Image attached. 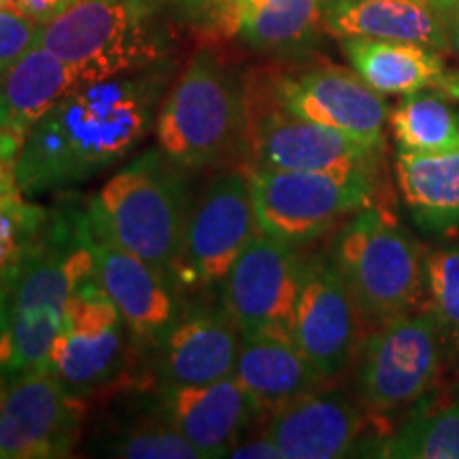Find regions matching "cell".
Listing matches in <instances>:
<instances>
[{
	"label": "cell",
	"instance_id": "5b68a950",
	"mask_svg": "<svg viewBox=\"0 0 459 459\" xmlns=\"http://www.w3.org/2000/svg\"><path fill=\"white\" fill-rule=\"evenodd\" d=\"M158 145L187 170L209 169L247 147V102L234 73L198 51L169 90L156 119Z\"/></svg>",
	"mask_w": 459,
	"mask_h": 459
},
{
	"label": "cell",
	"instance_id": "f546056e",
	"mask_svg": "<svg viewBox=\"0 0 459 459\" xmlns=\"http://www.w3.org/2000/svg\"><path fill=\"white\" fill-rule=\"evenodd\" d=\"M49 211L26 203L24 196L0 206V273L30 247L48 223Z\"/></svg>",
	"mask_w": 459,
	"mask_h": 459
},
{
	"label": "cell",
	"instance_id": "7a4b0ae2",
	"mask_svg": "<svg viewBox=\"0 0 459 459\" xmlns=\"http://www.w3.org/2000/svg\"><path fill=\"white\" fill-rule=\"evenodd\" d=\"M91 234L88 211H49L39 238L0 273V377L48 366L68 296L94 279Z\"/></svg>",
	"mask_w": 459,
	"mask_h": 459
},
{
	"label": "cell",
	"instance_id": "4fadbf2b",
	"mask_svg": "<svg viewBox=\"0 0 459 459\" xmlns=\"http://www.w3.org/2000/svg\"><path fill=\"white\" fill-rule=\"evenodd\" d=\"M304 257L296 245L257 232L230 268L221 302L243 336L294 341V317Z\"/></svg>",
	"mask_w": 459,
	"mask_h": 459
},
{
	"label": "cell",
	"instance_id": "8d00e7d4",
	"mask_svg": "<svg viewBox=\"0 0 459 459\" xmlns=\"http://www.w3.org/2000/svg\"><path fill=\"white\" fill-rule=\"evenodd\" d=\"M17 0H0V7H9V9H15Z\"/></svg>",
	"mask_w": 459,
	"mask_h": 459
},
{
	"label": "cell",
	"instance_id": "83f0119b",
	"mask_svg": "<svg viewBox=\"0 0 459 459\" xmlns=\"http://www.w3.org/2000/svg\"><path fill=\"white\" fill-rule=\"evenodd\" d=\"M100 449L126 459H203L183 436L153 409V417L102 434Z\"/></svg>",
	"mask_w": 459,
	"mask_h": 459
},
{
	"label": "cell",
	"instance_id": "277c9868",
	"mask_svg": "<svg viewBox=\"0 0 459 459\" xmlns=\"http://www.w3.org/2000/svg\"><path fill=\"white\" fill-rule=\"evenodd\" d=\"M37 43L90 83L156 66L169 56L172 32L156 0H79L39 28Z\"/></svg>",
	"mask_w": 459,
	"mask_h": 459
},
{
	"label": "cell",
	"instance_id": "f35d334b",
	"mask_svg": "<svg viewBox=\"0 0 459 459\" xmlns=\"http://www.w3.org/2000/svg\"><path fill=\"white\" fill-rule=\"evenodd\" d=\"M449 3H457V0H446V4H449Z\"/></svg>",
	"mask_w": 459,
	"mask_h": 459
},
{
	"label": "cell",
	"instance_id": "7c38bea8",
	"mask_svg": "<svg viewBox=\"0 0 459 459\" xmlns=\"http://www.w3.org/2000/svg\"><path fill=\"white\" fill-rule=\"evenodd\" d=\"M82 421L83 398L51 370L0 377V459L68 457Z\"/></svg>",
	"mask_w": 459,
	"mask_h": 459
},
{
	"label": "cell",
	"instance_id": "ab89813d",
	"mask_svg": "<svg viewBox=\"0 0 459 459\" xmlns=\"http://www.w3.org/2000/svg\"><path fill=\"white\" fill-rule=\"evenodd\" d=\"M228 3H232V0H228Z\"/></svg>",
	"mask_w": 459,
	"mask_h": 459
},
{
	"label": "cell",
	"instance_id": "d6986e66",
	"mask_svg": "<svg viewBox=\"0 0 459 459\" xmlns=\"http://www.w3.org/2000/svg\"><path fill=\"white\" fill-rule=\"evenodd\" d=\"M364 417L338 392H315L287 402L274 412L266 436L283 459H336L355 449Z\"/></svg>",
	"mask_w": 459,
	"mask_h": 459
},
{
	"label": "cell",
	"instance_id": "836d02e7",
	"mask_svg": "<svg viewBox=\"0 0 459 459\" xmlns=\"http://www.w3.org/2000/svg\"><path fill=\"white\" fill-rule=\"evenodd\" d=\"M445 13H446V26H449V34H451V43L455 45V49L459 51V0L457 3L445 4Z\"/></svg>",
	"mask_w": 459,
	"mask_h": 459
},
{
	"label": "cell",
	"instance_id": "1f68e13d",
	"mask_svg": "<svg viewBox=\"0 0 459 459\" xmlns=\"http://www.w3.org/2000/svg\"><path fill=\"white\" fill-rule=\"evenodd\" d=\"M77 3L79 0H17L15 9L30 17L32 22H37L39 26H45Z\"/></svg>",
	"mask_w": 459,
	"mask_h": 459
},
{
	"label": "cell",
	"instance_id": "f1b7e54d",
	"mask_svg": "<svg viewBox=\"0 0 459 459\" xmlns=\"http://www.w3.org/2000/svg\"><path fill=\"white\" fill-rule=\"evenodd\" d=\"M429 313L459 347V249L434 251L426 260Z\"/></svg>",
	"mask_w": 459,
	"mask_h": 459
},
{
	"label": "cell",
	"instance_id": "e575fe53",
	"mask_svg": "<svg viewBox=\"0 0 459 459\" xmlns=\"http://www.w3.org/2000/svg\"><path fill=\"white\" fill-rule=\"evenodd\" d=\"M436 90L443 91V96H449V99H453V100H459V73L449 71V68H446L445 77L440 79L438 88Z\"/></svg>",
	"mask_w": 459,
	"mask_h": 459
},
{
	"label": "cell",
	"instance_id": "7402d4cb",
	"mask_svg": "<svg viewBox=\"0 0 459 459\" xmlns=\"http://www.w3.org/2000/svg\"><path fill=\"white\" fill-rule=\"evenodd\" d=\"M234 377L260 412H274L315 392L325 378L291 338L268 334L243 336Z\"/></svg>",
	"mask_w": 459,
	"mask_h": 459
},
{
	"label": "cell",
	"instance_id": "74e56055",
	"mask_svg": "<svg viewBox=\"0 0 459 459\" xmlns=\"http://www.w3.org/2000/svg\"><path fill=\"white\" fill-rule=\"evenodd\" d=\"M434 3H438V4H446V0H434Z\"/></svg>",
	"mask_w": 459,
	"mask_h": 459
},
{
	"label": "cell",
	"instance_id": "3957f363",
	"mask_svg": "<svg viewBox=\"0 0 459 459\" xmlns=\"http://www.w3.org/2000/svg\"><path fill=\"white\" fill-rule=\"evenodd\" d=\"M186 170L160 147L141 153L115 172L90 203L91 232L177 279L194 204Z\"/></svg>",
	"mask_w": 459,
	"mask_h": 459
},
{
	"label": "cell",
	"instance_id": "52a82bcc",
	"mask_svg": "<svg viewBox=\"0 0 459 459\" xmlns=\"http://www.w3.org/2000/svg\"><path fill=\"white\" fill-rule=\"evenodd\" d=\"M249 181L257 230L290 245L324 237L366 209L375 194V172L251 169Z\"/></svg>",
	"mask_w": 459,
	"mask_h": 459
},
{
	"label": "cell",
	"instance_id": "e0dca14e",
	"mask_svg": "<svg viewBox=\"0 0 459 459\" xmlns=\"http://www.w3.org/2000/svg\"><path fill=\"white\" fill-rule=\"evenodd\" d=\"M94 279L128 324L134 342L153 347L186 308L175 274L91 234Z\"/></svg>",
	"mask_w": 459,
	"mask_h": 459
},
{
	"label": "cell",
	"instance_id": "9a60e30c",
	"mask_svg": "<svg viewBox=\"0 0 459 459\" xmlns=\"http://www.w3.org/2000/svg\"><path fill=\"white\" fill-rule=\"evenodd\" d=\"M359 313L334 262L324 255L304 257L298 291L294 342L325 378L351 359Z\"/></svg>",
	"mask_w": 459,
	"mask_h": 459
},
{
	"label": "cell",
	"instance_id": "4dcf8cb0",
	"mask_svg": "<svg viewBox=\"0 0 459 459\" xmlns=\"http://www.w3.org/2000/svg\"><path fill=\"white\" fill-rule=\"evenodd\" d=\"M39 26L17 9L0 7V74L37 45Z\"/></svg>",
	"mask_w": 459,
	"mask_h": 459
},
{
	"label": "cell",
	"instance_id": "d590c367",
	"mask_svg": "<svg viewBox=\"0 0 459 459\" xmlns=\"http://www.w3.org/2000/svg\"><path fill=\"white\" fill-rule=\"evenodd\" d=\"M17 196H24V194L20 192L15 179H0V206L7 204L9 200H13Z\"/></svg>",
	"mask_w": 459,
	"mask_h": 459
},
{
	"label": "cell",
	"instance_id": "2e32d148",
	"mask_svg": "<svg viewBox=\"0 0 459 459\" xmlns=\"http://www.w3.org/2000/svg\"><path fill=\"white\" fill-rule=\"evenodd\" d=\"M274 100L308 122L341 130L383 149V128L389 108L381 94L359 74L341 66H319L274 85Z\"/></svg>",
	"mask_w": 459,
	"mask_h": 459
},
{
	"label": "cell",
	"instance_id": "d6a6232c",
	"mask_svg": "<svg viewBox=\"0 0 459 459\" xmlns=\"http://www.w3.org/2000/svg\"><path fill=\"white\" fill-rule=\"evenodd\" d=\"M226 457L234 459H281L283 453L277 445L268 438L266 434L262 438H251V440H240L238 445H234Z\"/></svg>",
	"mask_w": 459,
	"mask_h": 459
},
{
	"label": "cell",
	"instance_id": "30bf717a",
	"mask_svg": "<svg viewBox=\"0 0 459 459\" xmlns=\"http://www.w3.org/2000/svg\"><path fill=\"white\" fill-rule=\"evenodd\" d=\"M247 102V147L254 169L307 170V172H375L381 149L308 119L298 117L271 102Z\"/></svg>",
	"mask_w": 459,
	"mask_h": 459
},
{
	"label": "cell",
	"instance_id": "ba28073f",
	"mask_svg": "<svg viewBox=\"0 0 459 459\" xmlns=\"http://www.w3.org/2000/svg\"><path fill=\"white\" fill-rule=\"evenodd\" d=\"M130 341L134 338L122 313L99 281L88 279L68 296L65 324L45 368L85 398L124 377Z\"/></svg>",
	"mask_w": 459,
	"mask_h": 459
},
{
	"label": "cell",
	"instance_id": "44dd1931",
	"mask_svg": "<svg viewBox=\"0 0 459 459\" xmlns=\"http://www.w3.org/2000/svg\"><path fill=\"white\" fill-rule=\"evenodd\" d=\"M82 85L71 62L37 43L0 74V132L24 145L34 126Z\"/></svg>",
	"mask_w": 459,
	"mask_h": 459
},
{
	"label": "cell",
	"instance_id": "8fae6325",
	"mask_svg": "<svg viewBox=\"0 0 459 459\" xmlns=\"http://www.w3.org/2000/svg\"><path fill=\"white\" fill-rule=\"evenodd\" d=\"M440 325L432 313L392 319L359 347L358 385L372 409L412 404L434 387L443 366Z\"/></svg>",
	"mask_w": 459,
	"mask_h": 459
},
{
	"label": "cell",
	"instance_id": "484cf974",
	"mask_svg": "<svg viewBox=\"0 0 459 459\" xmlns=\"http://www.w3.org/2000/svg\"><path fill=\"white\" fill-rule=\"evenodd\" d=\"M400 152H459V113L443 94L404 96L389 115Z\"/></svg>",
	"mask_w": 459,
	"mask_h": 459
},
{
	"label": "cell",
	"instance_id": "603a6c76",
	"mask_svg": "<svg viewBox=\"0 0 459 459\" xmlns=\"http://www.w3.org/2000/svg\"><path fill=\"white\" fill-rule=\"evenodd\" d=\"M342 49L355 73L378 94L409 96L438 88L446 73L443 57L426 45L351 37L342 39Z\"/></svg>",
	"mask_w": 459,
	"mask_h": 459
},
{
	"label": "cell",
	"instance_id": "6da1fadb",
	"mask_svg": "<svg viewBox=\"0 0 459 459\" xmlns=\"http://www.w3.org/2000/svg\"><path fill=\"white\" fill-rule=\"evenodd\" d=\"M169 79L158 68L90 82L28 134L15 164L24 196L79 186L117 166L156 128Z\"/></svg>",
	"mask_w": 459,
	"mask_h": 459
},
{
	"label": "cell",
	"instance_id": "9c48e42d",
	"mask_svg": "<svg viewBox=\"0 0 459 459\" xmlns=\"http://www.w3.org/2000/svg\"><path fill=\"white\" fill-rule=\"evenodd\" d=\"M260 232L249 170L220 172L189 211L177 281L181 290H215L249 240Z\"/></svg>",
	"mask_w": 459,
	"mask_h": 459
},
{
	"label": "cell",
	"instance_id": "8992f818",
	"mask_svg": "<svg viewBox=\"0 0 459 459\" xmlns=\"http://www.w3.org/2000/svg\"><path fill=\"white\" fill-rule=\"evenodd\" d=\"M332 262L368 328L411 315L428 290L419 245L392 217L372 206L344 223Z\"/></svg>",
	"mask_w": 459,
	"mask_h": 459
},
{
	"label": "cell",
	"instance_id": "cb8c5ba5",
	"mask_svg": "<svg viewBox=\"0 0 459 459\" xmlns=\"http://www.w3.org/2000/svg\"><path fill=\"white\" fill-rule=\"evenodd\" d=\"M398 183L412 220L429 232L459 228V152H400Z\"/></svg>",
	"mask_w": 459,
	"mask_h": 459
},
{
	"label": "cell",
	"instance_id": "d4e9b609",
	"mask_svg": "<svg viewBox=\"0 0 459 459\" xmlns=\"http://www.w3.org/2000/svg\"><path fill=\"white\" fill-rule=\"evenodd\" d=\"M325 0H232L234 32L262 51L296 49L324 26Z\"/></svg>",
	"mask_w": 459,
	"mask_h": 459
},
{
	"label": "cell",
	"instance_id": "4316f807",
	"mask_svg": "<svg viewBox=\"0 0 459 459\" xmlns=\"http://www.w3.org/2000/svg\"><path fill=\"white\" fill-rule=\"evenodd\" d=\"M375 455L398 459H459V402L417 406Z\"/></svg>",
	"mask_w": 459,
	"mask_h": 459
},
{
	"label": "cell",
	"instance_id": "ac0fdd59",
	"mask_svg": "<svg viewBox=\"0 0 459 459\" xmlns=\"http://www.w3.org/2000/svg\"><path fill=\"white\" fill-rule=\"evenodd\" d=\"M153 409L203 459L226 457L243 440L251 421L262 415L237 377L209 385L158 387Z\"/></svg>",
	"mask_w": 459,
	"mask_h": 459
},
{
	"label": "cell",
	"instance_id": "5bb4252c",
	"mask_svg": "<svg viewBox=\"0 0 459 459\" xmlns=\"http://www.w3.org/2000/svg\"><path fill=\"white\" fill-rule=\"evenodd\" d=\"M240 341L243 334L223 302L186 304L179 319L152 347L158 385H209L234 377Z\"/></svg>",
	"mask_w": 459,
	"mask_h": 459
},
{
	"label": "cell",
	"instance_id": "ffe728a7",
	"mask_svg": "<svg viewBox=\"0 0 459 459\" xmlns=\"http://www.w3.org/2000/svg\"><path fill=\"white\" fill-rule=\"evenodd\" d=\"M324 28L338 39L417 43L436 51L451 45L445 4L434 0H325Z\"/></svg>",
	"mask_w": 459,
	"mask_h": 459
}]
</instances>
